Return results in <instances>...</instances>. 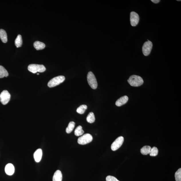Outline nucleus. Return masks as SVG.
Instances as JSON below:
<instances>
[{
	"instance_id": "nucleus-1",
	"label": "nucleus",
	"mask_w": 181,
	"mask_h": 181,
	"mask_svg": "<svg viewBox=\"0 0 181 181\" xmlns=\"http://www.w3.org/2000/svg\"><path fill=\"white\" fill-rule=\"evenodd\" d=\"M127 81L131 86H140L143 82V78L141 76L135 75L131 76Z\"/></svg>"
},
{
	"instance_id": "nucleus-12",
	"label": "nucleus",
	"mask_w": 181,
	"mask_h": 181,
	"mask_svg": "<svg viewBox=\"0 0 181 181\" xmlns=\"http://www.w3.org/2000/svg\"><path fill=\"white\" fill-rule=\"evenodd\" d=\"M42 156V149H39L35 151L34 157L35 160L37 162H40Z\"/></svg>"
},
{
	"instance_id": "nucleus-4",
	"label": "nucleus",
	"mask_w": 181,
	"mask_h": 181,
	"mask_svg": "<svg viewBox=\"0 0 181 181\" xmlns=\"http://www.w3.org/2000/svg\"><path fill=\"white\" fill-rule=\"evenodd\" d=\"M88 83L92 88L95 89L97 88L98 83L96 78L93 73L91 72H88L87 76Z\"/></svg>"
},
{
	"instance_id": "nucleus-19",
	"label": "nucleus",
	"mask_w": 181,
	"mask_h": 181,
	"mask_svg": "<svg viewBox=\"0 0 181 181\" xmlns=\"http://www.w3.org/2000/svg\"><path fill=\"white\" fill-rule=\"evenodd\" d=\"M84 131L82 129L81 126L79 125L76 128L74 132V134L76 136H80L83 134Z\"/></svg>"
},
{
	"instance_id": "nucleus-11",
	"label": "nucleus",
	"mask_w": 181,
	"mask_h": 181,
	"mask_svg": "<svg viewBox=\"0 0 181 181\" xmlns=\"http://www.w3.org/2000/svg\"><path fill=\"white\" fill-rule=\"evenodd\" d=\"M128 100L129 98L127 96H123L117 100L115 103L117 107H121L126 103Z\"/></svg>"
},
{
	"instance_id": "nucleus-7",
	"label": "nucleus",
	"mask_w": 181,
	"mask_h": 181,
	"mask_svg": "<svg viewBox=\"0 0 181 181\" xmlns=\"http://www.w3.org/2000/svg\"><path fill=\"white\" fill-rule=\"evenodd\" d=\"M11 95L7 90H3L0 95V101L3 105L8 103L10 99Z\"/></svg>"
},
{
	"instance_id": "nucleus-5",
	"label": "nucleus",
	"mask_w": 181,
	"mask_h": 181,
	"mask_svg": "<svg viewBox=\"0 0 181 181\" xmlns=\"http://www.w3.org/2000/svg\"><path fill=\"white\" fill-rule=\"evenodd\" d=\"M93 140V137L89 133H86L79 137L78 140V144L84 145L91 142Z\"/></svg>"
},
{
	"instance_id": "nucleus-3",
	"label": "nucleus",
	"mask_w": 181,
	"mask_h": 181,
	"mask_svg": "<svg viewBox=\"0 0 181 181\" xmlns=\"http://www.w3.org/2000/svg\"><path fill=\"white\" fill-rule=\"evenodd\" d=\"M28 70L33 74L37 72H42L46 70V68L43 65L31 64L28 66Z\"/></svg>"
},
{
	"instance_id": "nucleus-18",
	"label": "nucleus",
	"mask_w": 181,
	"mask_h": 181,
	"mask_svg": "<svg viewBox=\"0 0 181 181\" xmlns=\"http://www.w3.org/2000/svg\"><path fill=\"white\" fill-rule=\"evenodd\" d=\"M23 41L22 37L20 35H18L15 40V44L17 48L21 47L22 45Z\"/></svg>"
},
{
	"instance_id": "nucleus-6",
	"label": "nucleus",
	"mask_w": 181,
	"mask_h": 181,
	"mask_svg": "<svg viewBox=\"0 0 181 181\" xmlns=\"http://www.w3.org/2000/svg\"><path fill=\"white\" fill-rule=\"evenodd\" d=\"M153 47V44L151 41L147 40L143 45L142 52L143 54L145 56H149L150 54Z\"/></svg>"
},
{
	"instance_id": "nucleus-25",
	"label": "nucleus",
	"mask_w": 181,
	"mask_h": 181,
	"mask_svg": "<svg viewBox=\"0 0 181 181\" xmlns=\"http://www.w3.org/2000/svg\"><path fill=\"white\" fill-rule=\"evenodd\" d=\"M107 181H119L115 177L112 176H108L106 178Z\"/></svg>"
},
{
	"instance_id": "nucleus-22",
	"label": "nucleus",
	"mask_w": 181,
	"mask_h": 181,
	"mask_svg": "<svg viewBox=\"0 0 181 181\" xmlns=\"http://www.w3.org/2000/svg\"><path fill=\"white\" fill-rule=\"evenodd\" d=\"M87 107L86 105H82L78 107L77 110H76V111L78 113L80 114H83L85 112L86 110L87 109Z\"/></svg>"
},
{
	"instance_id": "nucleus-24",
	"label": "nucleus",
	"mask_w": 181,
	"mask_h": 181,
	"mask_svg": "<svg viewBox=\"0 0 181 181\" xmlns=\"http://www.w3.org/2000/svg\"><path fill=\"white\" fill-rule=\"evenodd\" d=\"M175 179L176 181H181V168L179 169L175 173Z\"/></svg>"
},
{
	"instance_id": "nucleus-23",
	"label": "nucleus",
	"mask_w": 181,
	"mask_h": 181,
	"mask_svg": "<svg viewBox=\"0 0 181 181\" xmlns=\"http://www.w3.org/2000/svg\"><path fill=\"white\" fill-rule=\"evenodd\" d=\"M158 153V149L156 147H153L151 148L150 153L149 154L151 156H156Z\"/></svg>"
},
{
	"instance_id": "nucleus-15",
	"label": "nucleus",
	"mask_w": 181,
	"mask_h": 181,
	"mask_svg": "<svg viewBox=\"0 0 181 181\" xmlns=\"http://www.w3.org/2000/svg\"><path fill=\"white\" fill-rule=\"evenodd\" d=\"M34 46L37 50H43L45 47L44 43L39 41H35L34 43Z\"/></svg>"
},
{
	"instance_id": "nucleus-20",
	"label": "nucleus",
	"mask_w": 181,
	"mask_h": 181,
	"mask_svg": "<svg viewBox=\"0 0 181 181\" xmlns=\"http://www.w3.org/2000/svg\"><path fill=\"white\" fill-rule=\"evenodd\" d=\"M86 119V121L88 123H94L95 120L94 113L92 112H91L88 114Z\"/></svg>"
},
{
	"instance_id": "nucleus-27",
	"label": "nucleus",
	"mask_w": 181,
	"mask_h": 181,
	"mask_svg": "<svg viewBox=\"0 0 181 181\" xmlns=\"http://www.w3.org/2000/svg\"><path fill=\"white\" fill-rule=\"evenodd\" d=\"M178 1H181L180 0H177Z\"/></svg>"
},
{
	"instance_id": "nucleus-28",
	"label": "nucleus",
	"mask_w": 181,
	"mask_h": 181,
	"mask_svg": "<svg viewBox=\"0 0 181 181\" xmlns=\"http://www.w3.org/2000/svg\"><path fill=\"white\" fill-rule=\"evenodd\" d=\"M37 74V75H39V74L38 73V74Z\"/></svg>"
},
{
	"instance_id": "nucleus-26",
	"label": "nucleus",
	"mask_w": 181,
	"mask_h": 181,
	"mask_svg": "<svg viewBox=\"0 0 181 181\" xmlns=\"http://www.w3.org/2000/svg\"><path fill=\"white\" fill-rule=\"evenodd\" d=\"M151 1L155 3H157L160 2V0H151Z\"/></svg>"
},
{
	"instance_id": "nucleus-16",
	"label": "nucleus",
	"mask_w": 181,
	"mask_h": 181,
	"mask_svg": "<svg viewBox=\"0 0 181 181\" xmlns=\"http://www.w3.org/2000/svg\"><path fill=\"white\" fill-rule=\"evenodd\" d=\"M9 76L7 70L2 66H0V78L7 77Z\"/></svg>"
},
{
	"instance_id": "nucleus-10",
	"label": "nucleus",
	"mask_w": 181,
	"mask_h": 181,
	"mask_svg": "<svg viewBox=\"0 0 181 181\" xmlns=\"http://www.w3.org/2000/svg\"><path fill=\"white\" fill-rule=\"evenodd\" d=\"M15 169L13 164L9 163L6 165L5 171L6 174L9 176H11L15 172Z\"/></svg>"
},
{
	"instance_id": "nucleus-2",
	"label": "nucleus",
	"mask_w": 181,
	"mask_h": 181,
	"mask_svg": "<svg viewBox=\"0 0 181 181\" xmlns=\"http://www.w3.org/2000/svg\"><path fill=\"white\" fill-rule=\"evenodd\" d=\"M65 80L64 76H56L51 79L48 83V86L50 88L54 87L62 83Z\"/></svg>"
},
{
	"instance_id": "nucleus-17",
	"label": "nucleus",
	"mask_w": 181,
	"mask_h": 181,
	"mask_svg": "<svg viewBox=\"0 0 181 181\" xmlns=\"http://www.w3.org/2000/svg\"><path fill=\"white\" fill-rule=\"evenodd\" d=\"M151 147L149 145H145L141 149V152L143 155H147L149 154L151 150Z\"/></svg>"
},
{
	"instance_id": "nucleus-13",
	"label": "nucleus",
	"mask_w": 181,
	"mask_h": 181,
	"mask_svg": "<svg viewBox=\"0 0 181 181\" xmlns=\"http://www.w3.org/2000/svg\"><path fill=\"white\" fill-rule=\"evenodd\" d=\"M62 175L61 172L57 170L54 173L53 178V181H62Z\"/></svg>"
},
{
	"instance_id": "nucleus-21",
	"label": "nucleus",
	"mask_w": 181,
	"mask_h": 181,
	"mask_svg": "<svg viewBox=\"0 0 181 181\" xmlns=\"http://www.w3.org/2000/svg\"><path fill=\"white\" fill-rule=\"evenodd\" d=\"M75 123L73 121H71L68 124L67 127L66 129V131L67 133H70L72 132L75 127Z\"/></svg>"
},
{
	"instance_id": "nucleus-9",
	"label": "nucleus",
	"mask_w": 181,
	"mask_h": 181,
	"mask_svg": "<svg viewBox=\"0 0 181 181\" xmlns=\"http://www.w3.org/2000/svg\"><path fill=\"white\" fill-rule=\"evenodd\" d=\"M139 18L137 13L134 11H132L130 13L131 24L132 26L135 27L138 24Z\"/></svg>"
},
{
	"instance_id": "nucleus-8",
	"label": "nucleus",
	"mask_w": 181,
	"mask_h": 181,
	"mask_svg": "<svg viewBox=\"0 0 181 181\" xmlns=\"http://www.w3.org/2000/svg\"><path fill=\"white\" fill-rule=\"evenodd\" d=\"M124 137L122 136L118 137L112 143L111 145V149L112 150L115 151L120 148L123 143Z\"/></svg>"
},
{
	"instance_id": "nucleus-14",
	"label": "nucleus",
	"mask_w": 181,
	"mask_h": 181,
	"mask_svg": "<svg viewBox=\"0 0 181 181\" xmlns=\"http://www.w3.org/2000/svg\"><path fill=\"white\" fill-rule=\"evenodd\" d=\"M0 38L3 43H6L7 42V35L4 29H0Z\"/></svg>"
}]
</instances>
